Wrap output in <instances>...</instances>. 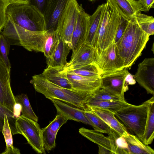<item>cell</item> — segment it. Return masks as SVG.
<instances>
[{"mask_svg": "<svg viewBox=\"0 0 154 154\" xmlns=\"http://www.w3.org/2000/svg\"><path fill=\"white\" fill-rule=\"evenodd\" d=\"M136 81L147 93L154 94V58H146L139 63L134 75Z\"/></svg>", "mask_w": 154, "mask_h": 154, "instance_id": "cell-11", "label": "cell"}, {"mask_svg": "<svg viewBox=\"0 0 154 154\" xmlns=\"http://www.w3.org/2000/svg\"><path fill=\"white\" fill-rule=\"evenodd\" d=\"M79 8L80 5L76 0H69L55 30L56 36H61L71 50L72 33Z\"/></svg>", "mask_w": 154, "mask_h": 154, "instance_id": "cell-8", "label": "cell"}, {"mask_svg": "<svg viewBox=\"0 0 154 154\" xmlns=\"http://www.w3.org/2000/svg\"><path fill=\"white\" fill-rule=\"evenodd\" d=\"M30 82L37 92L46 98L57 99L84 110L85 101L91 95L59 86L48 81L41 74L32 76Z\"/></svg>", "mask_w": 154, "mask_h": 154, "instance_id": "cell-2", "label": "cell"}, {"mask_svg": "<svg viewBox=\"0 0 154 154\" xmlns=\"http://www.w3.org/2000/svg\"><path fill=\"white\" fill-rule=\"evenodd\" d=\"M68 120L63 116L56 115L55 118L47 126L42 129L44 147L48 152L55 147L56 138L60 127Z\"/></svg>", "mask_w": 154, "mask_h": 154, "instance_id": "cell-18", "label": "cell"}, {"mask_svg": "<svg viewBox=\"0 0 154 154\" xmlns=\"http://www.w3.org/2000/svg\"><path fill=\"white\" fill-rule=\"evenodd\" d=\"M2 131L4 137L6 147L5 151L1 154H20V150L13 146L12 133L6 115L5 116L4 124Z\"/></svg>", "mask_w": 154, "mask_h": 154, "instance_id": "cell-29", "label": "cell"}, {"mask_svg": "<svg viewBox=\"0 0 154 154\" xmlns=\"http://www.w3.org/2000/svg\"><path fill=\"white\" fill-rule=\"evenodd\" d=\"M10 73L0 60V104L14 112L17 103L11 86Z\"/></svg>", "mask_w": 154, "mask_h": 154, "instance_id": "cell-12", "label": "cell"}, {"mask_svg": "<svg viewBox=\"0 0 154 154\" xmlns=\"http://www.w3.org/2000/svg\"><path fill=\"white\" fill-rule=\"evenodd\" d=\"M148 106L147 100L139 105L131 104L115 114L125 127L140 140L144 131Z\"/></svg>", "mask_w": 154, "mask_h": 154, "instance_id": "cell-6", "label": "cell"}, {"mask_svg": "<svg viewBox=\"0 0 154 154\" xmlns=\"http://www.w3.org/2000/svg\"><path fill=\"white\" fill-rule=\"evenodd\" d=\"M90 16L82 5L80 4L79 10L72 34V50L78 45L85 42Z\"/></svg>", "mask_w": 154, "mask_h": 154, "instance_id": "cell-19", "label": "cell"}, {"mask_svg": "<svg viewBox=\"0 0 154 154\" xmlns=\"http://www.w3.org/2000/svg\"><path fill=\"white\" fill-rule=\"evenodd\" d=\"M149 36L140 28L134 17L129 20L124 33L116 44L124 68L131 66L139 57Z\"/></svg>", "mask_w": 154, "mask_h": 154, "instance_id": "cell-1", "label": "cell"}, {"mask_svg": "<svg viewBox=\"0 0 154 154\" xmlns=\"http://www.w3.org/2000/svg\"><path fill=\"white\" fill-rule=\"evenodd\" d=\"M108 135L113 139L116 149V154H130L127 143L125 137L112 129Z\"/></svg>", "mask_w": 154, "mask_h": 154, "instance_id": "cell-33", "label": "cell"}, {"mask_svg": "<svg viewBox=\"0 0 154 154\" xmlns=\"http://www.w3.org/2000/svg\"></svg>", "mask_w": 154, "mask_h": 154, "instance_id": "cell-46", "label": "cell"}, {"mask_svg": "<svg viewBox=\"0 0 154 154\" xmlns=\"http://www.w3.org/2000/svg\"><path fill=\"white\" fill-rule=\"evenodd\" d=\"M63 70L66 72L85 77L92 78L101 77L95 64L71 65L67 63L64 66Z\"/></svg>", "mask_w": 154, "mask_h": 154, "instance_id": "cell-26", "label": "cell"}, {"mask_svg": "<svg viewBox=\"0 0 154 154\" xmlns=\"http://www.w3.org/2000/svg\"><path fill=\"white\" fill-rule=\"evenodd\" d=\"M50 0H29V4L36 8L42 14L44 13Z\"/></svg>", "mask_w": 154, "mask_h": 154, "instance_id": "cell-40", "label": "cell"}, {"mask_svg": "<svg viewBox=\"0 0 154 154\" xmlns=\"http://www.w3.org/2000/svg\"><path fill=\"white\" fill-rule=\"evenodd\" d=\"M16 102L21 106V112L23 116L38 122V118L33 111L27 95L21 94L15 96Z\"/></svg>", "mask_w": 154, "mask_h": 154, "instance_id": "cell-32", "label": "cell"}, {"mask_svg": "<svg viewBox=\"0 0 154 154\" xmlns=\"http://www.w3.org/2000/svg\"><path fill=\"white\" fill-rule=\"evenodd\" d=\"M89 95L86 99L85 104L86 108L96 107L109 110L115 113L123 108L131 104L123 101H111L97 99Z\"/></svg>", "mask_w": 154, "mask_h": 154, "instance_id": "cell-24", "label": "cell"}, {"mask_svg": "<svg viewBox=\"0 0 154 154\" xmlns=\"http://www.w3.org/2000/svg\"><path fill=\"white\" fill-rule=\"evenodd\" d=\"M90 1H91V2H94V1H97V0H88Z\"/></svg>", "mask_w": 154, "mask_h": 154, "instance_id": "cell-45", "label": "cell"}, {"mask_svg": "<svg viewBox=\"0 0 154 154\" xmlns=\"http://www.w3.org/2000/svg\"><path fill=\"white\" fill-rule=\"evenodd\" d=\"M85 109L95 114L120 135L125 137L129 134L124 125L116 118L114 113L96 107L86 108Z\"/></svg>", "mask_w": 154, "mask_h": 154, "instance_id": "cell-22", "label": "cell"}, {"mask_svg": "<svg viewBox=\"0 0 154 154\" xmlns=\"http://www.w3.org/2000/svg\"><path fill=\"white\" fill-rule=\"evenodd\" d=\"M46 31L35 32L23 29L15 24L8 16L1 34L11 45L21 46L29 51L42 52Z\"/></svg>", "mask_w": 154, "mask_h": 154, "instance_id": "cell-3", "label": "cell"}, {"mask_svg": "<svg viewBox=\"0 0 154 154\" xmlns=\"http://www.w3.org/2000/svg\"><path fill=\"white\" fill-rule=\"evenodd\" d=\"M106 4V3L99 5L89 17L85 42L94 48L97 32Z\"/></svg>", "mask_w": 154, "mask_h": 154, "instance_id": "cell-20", "label": "cell"}, {"mask_svg": "<svg viewBox=\"0 0 154 154\" xmlns=\"http://www.w3.org/2000/svg\"><path fill=\"white\" fill-rule=\"evenodd\" d=\"M69 65L95 64L98 55L96 49L85 42L73 48Z\"/></svg>", "mask_w": 154, "mask_h": 154, "instance_id": "cell-15", "label": "cell"}, {"mask_svg": "<svg viewBox=\"0 0 154 154\" xmlns=\"http://www.w3.org/2000/svg\"><path fill=\"white\" fill-rule=\"evenodd\" d=\"M11 131L13 135L17 134L22 135L37 153L46 154L42 129L38 122L22 115L15 120L14 127Z\"/></svg>", "mask_w": 154, "mask_h": 154, "instance_id": "cell-7", "label": "cell"}, {"mask_svg": "<svg viewBox=\"0 0 154 154\" xmlns=\"http://www.w3.org/2000/svg\"><path fill=\"white\" fill-rule=\"evenodd\" d=\"M95 65L100 76L104 74L120 70L124 68L118 54L116 45L114 43L98 56Z\"/></svg>", "mask_w": 154, "mask_h": 154, "instance_id": "cell-9", "label": "cell"}, {"mask_svg": "<svg viewBox=\"0 0 154 154\" xmlns=\"http://www.w3.org/2000/svg\"><path fill=\"white\" fill-rule=\"evenodd\" d=\"M71 49L61 36L57 38L49 57L46 58L48 66L63 67L67 63V58Z\"/></svg>", "mask_w": 154, "mask_h": 154, "instance_id": "cell-17", "label": "cell"}, {"mask_svg": "<svg viewBox=\"0 0 154 154\" xmlns=\"http://www.w3.org/2000/svg\"><path fill=\"white\" fill-rule=\"evenodd\" d=\"M11 45L3 35H0V60L10 72L11 64L8 57Z\"/></svg>", "mask_w": 154, "mask_h": 154, "instance_id": "cell-34", "label": "cell"}, {"mask_svg": "<svg viewBox=\"0 0 154 154\" xmlns=\"http://www.w3.org/2000/svg\"><path fill=\"white\" fill-rule=\"evenodd\" d=\"M7 116L8 119L11 129L14 127L16 118L14 112L8 108L0 104V132L2 131L4 122L5 115Z\"/></svg>", "mask_w": 154, "mask_h": 154, "instance_id": "cell-37", "label": "cell"}, {"mask_svg": "<svg viewBox=\"0 0 154 154\" xmlns=\"http://www.w3.org/2000/svg\"><path fill=\"white\" fill-rule=\"evenodd\" d=\"M57 39L55 31H46L42 51L46 58L49 57Z\"/></svg>", "mask_w": 154, "mask_h": 154, "instance_id": "cell-35", "label": "cell"}, {"mask_svg": "<svg viewBox=\"0 0 154 154\" xmlns=\"http://www.w3.org/2000/svg\"><path fill=\"white\" fill-rule=\"evenodd\" d=\"M10 4V0H0V35L8 19L7 10Z\"/></svg>", "mask_w": 154, "mask_h": 154, "instance_id": "cell-38", "label": "cell"}, {"mask_svg": "<svg viewBox=\"0 0 154 154\" xmlns=\"http://www.w3.org/2000/svg\"><path fill=\"white\" fill-rule=\"evenodd\" d=\"M21 112V105L20 104L17 103L14 109V116L16 119L20 116Z\"/></svg>", "mask_w": 154, "mask_h": 154, "instance_id": "cell-42", "label": "cell"}, {"mask_svg": "<svg viewBox=\"0 0 154 154\" xmlns=\"http://www.w3.org/2000/svg\"><path fill=\"white\" fill-rule=\"evenodd\" d=\"M48 99L51 101L55 106L57 114L63 116L68 120H72L92 126L85 116L84 110L57 99L51 98Z\"/></svg>", "mask_w": 154, "mask_h": 154, "instance_id": "cell-14", "label": "cell"}, {"mask_svg": "<svg viewBox=\"0 0 154 154\" xmlns=\"http://www.w3.org/2000/svg\"><path fill=\"white\" fill-rule=\"evenodd\" d=\"M141 8V11L147 12L154 8V0H138Z\"/></svg>", "mask_w": 154, "mask_h": 154, "instance_id": "cell-41", "label": "cell"}, {"mask_svg": "<svg viewBox=\"0 0 154 154\" xmlns=\"http://www.w3.org/2000/svg\"><path fill=\"white\" fill-rule=\"evenodd\" d=\"M148 106L144 131L141 141L148 145L152 142L154 137V98L148 100Z\"/></svg>", "mask_w": 154, "mask_h": 154, "instance_id": "cell-25", "label": "cell"}, {"mask_svg": "<svg viewBox=\"0 0 154 154\" xmlns=\"http://www.w3.org/2000/svg\"><path fill=\"white\" fill-rule=\"evenodd\" d=\"M79 132L82 135L91 141L109 150L111 154H116V149L113 139L110 136L106 137L102 133L95 130L80 128Z\"/></svg>", "mask_w": 154, "mask_h": 154, "instance_id": "cell-21", "label": "cell"}, {"mask_svg": "<svg viewBox=\"0 0 154 154\" xmlns=\"http://www.w3.org/2000/svg\"><path fill=\"white\" fill-rule=\"evenodd\" d=\"M128 68L106 73L101 75L100 88L124 97L125 79L129 73Z\"/></svg>", "mask_w": 154, "mask_h": 154, "instance_id": "cell-10", "label": "cell"}, {"mask_svg": "<svg viewBox=\"0 0 154 154\" xmlns=\"http://www.w3.org/2000/svg\"><path fill=\"white\" fill-rule=\"evenodd\" d=\"M6 14L20 27L35 32L46 31L44 16L36 8L29 4H11Z\"/></svg>", "mask_w": 154, "mask_h": 154, "instance_id": "cell-4", "label": "cell"}, {"mask_svg": "<svg viewBox=\"0 0 154 154\" xmlns=\"http://www.w3.org/2000/svg\"><path fill=\"white\" fill-rule=\"evenodd\" d=\"M73 90L81 93L91 94L100 88V77H88L64 71Z\"/></svg>", "mask_w": 154, "mask_h": 154, "instance_id": "cell-13", "label": "cell"}, {"mask_svg": "<svg viewBox=\"0 0 154 154\" xmlns=\"http://www.w3.org/2000/svg\"><path fill=\"white\" fill-rule=\"evenodd\" d=\"M63 67L48 66L41 74L50 82L64 88L73 90L71 83L63 70Z\"/></svg>", "mask_w": 154, "mask_h": 154, "instance_id": "cell-23", "label": "cell"}, {"mask_svg": "<svg viewBox=\"0 0 154 154\" xmlns=\"http://www.w3.org/2000/svg\"><path fill=\"white\" fill-rule=\"evenodd\" d=\"M98 153L99 154H111V152L108 149L103 147L98 146Z\"/></svg>", "mask_w": 154, "mask_h": 154, "instance_id": "cell-43", "label": "cell"}, {"mask_svg": "<svg viewBox=\"0 0 154 154\" xmlns=\"http://www.w3.org/2000/svg\"><path fill=\"white\" fill-rule=\"evenodd\" d=\"M140 28L149 36L154 34V18L152 16H148L136 12L133 16Z\"/></svg>", "mask_w": 154, "mask_h": 154, "instance_id": "cell-30", "label": "cell"}, {"mask_svg": "<svg viewBox=\"0 0 154 154\" xmlns=\"http://www.w3.org/2000/svg\"><path fill=\"white\" fill-rule=\"evenodd\" d=\"M128 145L130 154H154L151 147L143 143L136 136L129 133L124 137Z\"/></svg>", "mask_w": 154, "mask_h": 154, "instance_id": "cell-27", "label": "cell"}, {"mask_svg": "<svg viewBox=\"0 0 154 154\" xmlns=\"http://www.w3.org/2000/svg\"><path fill=\"white\" fill-rule=\"evenodd\" d=\"M11 4H29V0H10Z\"/></svg>", "mask_w": 154, "mask_h": 154, "instance_id": "cell-44", "label": "cell"}, {"mask_svg": "<svg viewBox=\"0 0 154 154\" xmlns=\"http://www.w3.org/2000/svg\"><path fill=\"white\" fill-rule=\"evenodd\" d=\"M91 97L103 100L123 101L124 97L112 93L105 89L100 88L92 94Z\"/></svg>", "mask_w": 154, "mask_h": 154, "instance_id": "cell-36", "label": "cell"}, {"mask_svg": "<svg viewBox=\"0 0 154 154\" xmlns=\"http://www.w3.org/2000/svg\"><path fill=\"white\" fill-rule=\"evenodd\" d=\"M124 18L130 20L136 13L126 0H106Z\"/></svg>", "mask_w": 154, "mask_h": 154, "instance_id": "cell-28", "label": "cell"}, {"mask_svg": "<svg viewBox=\"0 0 154 154\" xmlns=\"http://www.w3.org/2000/svg\"><path fill=\"white\" fill-rule=\"evenodd\" d=\"M129 21L121 16V19L116 34L114 43L116 44L124 33Z\"/></svg>", "mask_w": 154, "mask_h": 154, "instance_id": "cell-39", "label": "cell"}, {"mask_svg": "<svg viewBox=\"0 0 154 154\" xmlns=\"http://www.w3.org/2000/svg\"><path fill=\"white\" fill-rule=\"evenodd\" d=\"M69 0H50L44 14L46 31H55L60 16Z\"/></svg>", "mask_w": 154, "mask_h": 154, "instance_id": "cell-16", "label": "cell"}, {"mask_svg": "<svg viewBox=\"0 0 154 154\" xmlns=\"http://www.w3.org/2000/svg\"><path fill=\"white\" fill-rule=\"evenodd\" d=\"M97 32L95 48L98 56L114 43L121 15L106 2Z\"/></svg>", "mask_w": 154, "mask_h": 154, "instance_id": "cell-5", "label": "cell"}, {"mask_svg": "<svg viewBox=\"0 0 154 154\" xmlns=\"http://www.w3.org/2000/svg\"><path fill=\"white\" fill-rule=\"evenodd\" d=\"M84 113L87 119L92 124L95 130L102 133L109 134L112 129L95 114L90 111L85 109Z\"/></svg>", "mask_w": 154, "mask_h": 154, "instance_id": "cell-31", "label": "cell"}]
</instances>
